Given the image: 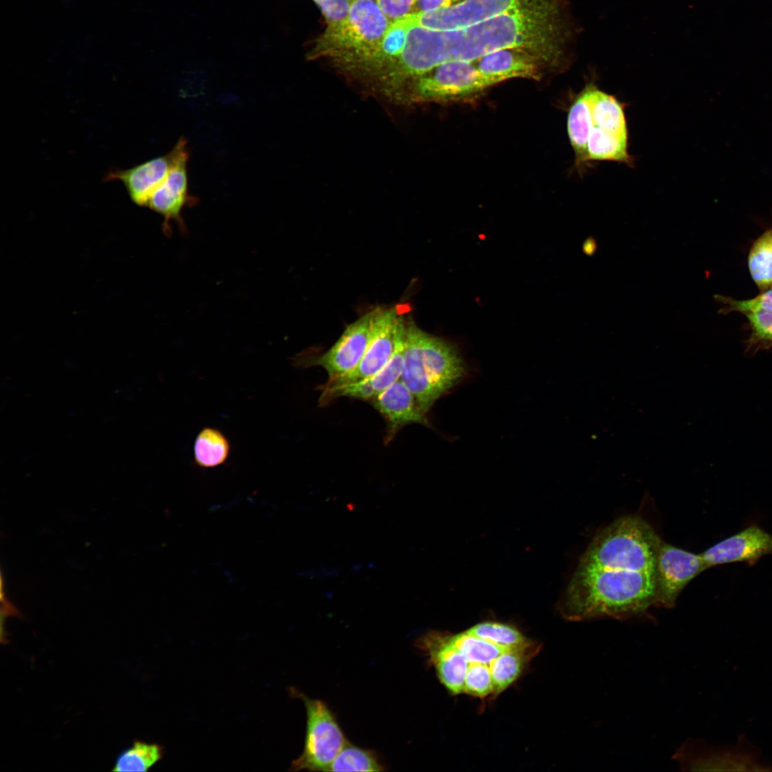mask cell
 <instances>
[{"instance_id":"obj_1","label":"cell","mask_w":772,"mask_h":772,"mask_svg":"<svg viewBox=\"0 0 772 772\" xmlns=\"http://www.w3.org/2000/svg\"><path fill=\"white\" fill-rule=\"evenodd\" d=\"M575 29L560 0L459 29L434 31L412 26L403 51L390 67V75L404 85L443 62L474 61L508 48L528 50L555 69L573 46Z\"/></svg>"},{"instance_id":"obj_2","label":"cell","mask_w":772,"mask_h":772,"mask_svg":"<svg viewBox=\"0 0 772 772\" xmlns=\"http://www.w3.org/2000/svg\"><path fill=\"white\" fill-rule=\"evenodd\" d=\"M655 572L577 566L560 599L567 620L628 619L654 606Z\"/></svg>"},{"instance_id":"obj_3","label":"cell","mask_w":772,"mask_h":772,"mask_svg":"<svg viewBox=\"0 0 772 772\" xmlns=\"http://www.w3.org/2000/svg\"><path fill=\"white\" fill-rule=\"evenodd\" d=\"M467 373L465 362L454 344L424 332L411 322L406 325L400 380L425 414Z\"/></svg>"},{"instance_id":"obj_4","label":"cell","mask_w":772,"mask_h":772,"mask_svg":"<svg viewBox=\"0 0 772 772\" xmlns=\"http://www.w3.org/2000/svg\"><path fill=\"white\" fill-rule=\"evenodd\" d=\"M390 24L375 0H352L347 17L326 27L308 58L327 59L350 76L376 49Z\"/></svg>"},{"instance_id":"obj_5","label":"cell","mask_w":772,"mask_h":772,"mask_svg":"<svg viewBox=\"0 0 772 772\" xmlns=\"http://www.w3.org/2000/svg\"><path fill=\"white\" fill-rule=\"evenodd\" d=\"M660 540L642 518L623 516L595 535L578 566L655 572Z\"/></svg>"},{"instance_id":"obj_6","label":"cell","mask_w":772,"mask_h":772,"mask_svg":"<svg viewBox=\"0 0 772 772\" xmlns=\"http://www.w3.org/2000/svg\"><path fill=\"white\" fill-rule=\"evenodd\" d=\"M496 84L484 76L475 61L443 62L412 80L398 104L459 100L477 94Z\"/></svg>"},{"instance_id":"obj_7","label":"cell","mask_w":772,"mask_h":772,"mask_svg":"<svg viewBox=\"0 0 772 772\" xmlns=\"http://www.w3.org/2000/svg\"><path fill=\"white\" fill-rule=\"evenodd\" d=\"M290 693L303 701L307 724L302 753L289 771H328L330 765L347 742L335 714L323 701L308 698L294 688Z\"/></svg>"},{"instance_id":"obj_8","label":"cell","mask_w":772,"mask_h":772,"mask_svg":"<svg viewBox=\"0 0 772 772\" xmlns=\"http://www.w3.org/2000/svg\"><path fill=\"white\" fill-rule=\"evenodd\" d=\"M761 751L744 734L735 745L714 746L703 741L691 740L678 751L676 758L687 771H772V765L761 760Z\"/></svg>"},{"instance_id":"obj_9","label":"cell","mask_w":772,"mask_h":772,"mask_svg":"<svg viewBox=\"0 0 772 772\" xmlns=\"http://www.w3.org/2000/svg\"><path fill=\"white\" fill-rule=\"evenodd\" d=\"M558 0H462L447 8L411 15L412 25L434 31L467 27L503 14L533 9Z\"/></svg>"},{"instance_id":"obj_10","label":"cell","mask_w":772,"mask_h":772,"mask_svg":"<svg viewBox=\"0 0 772 772\" xmlns=\"http://www.w3.org/2000/svg\"><path fill=\"white\" fill-rule=\"evenodd\" d=\"M405 328L406 323L397 308H377L372 337L362 360L352 372L328 380L324 387L341 386L375 375L393 355Z\"/></svg>"},{"instance_id":"obj_11","label":"cell","mask_w":772,"mask_h":772,"mask_svg":"<svg viewBox=\"0 0 772 772\" xmlns=\"http://www.w3.org/2000/svg\"><path fill=\"white\" fill-rule=\"evenodd\" d=\"M706 570L701 554L660 540L655 560L654 606L671 608L683 588Z\"/></svg>"},{"instance_id":"obj_12","label":"cell","mask_w":772,"mask_h":772,"mask_svg":"<svg viewBox=\"0 0 772 772\" xmlns=\"http://www.w3.org/2000/svg\"><path fill=\"white\" fill-rule=\"evenodd\" d=\"M189 154L188 141L181 137L166 154L129 169L111 171L104 181L122 182L133 202L139 206H146L152 194L165 179L174 164Z\"/></svg>"},{"instance_id":"obj_13","label":"cell","mask_w":772,"mask_h":772,"mask_svg":"<svg viewBox=\"0 0 772 772\" xmlns=\"http://www.w3.org/2000/svg\"><path fill=\"white\" fill-rule=\"evenodd\" d=\"M377 308L349 325L337 341L312 365L327 372L328 380L342 377L359 365L370 345Z\"/></svg>"},{"instance_id":"obj_14","label":"cell","mask_w":772,"mask_h":772,"mask_svg":"<svg viewBox=\"0 0 772 772\" xmlns=\"http://www.w3.org/2000/svg\"><path fill=\"white\" fill-rule=\"evenodd\" d=\"M416 647L424 653L439 680L450 692L463 693L468 663L452 644L448 634L428 632L417 640Z\"/></svg>"},{"instance_id":"obj_15","label":"cell","mask_w":772,"mask_h":772,"mask_svg":"<svg viewBox=\"0 0 772 772\" xmlns=\"http://www.w3.org/2000/svg\"><path fill=\"white\" fill-rule=\"evenodd\" d=\"M478 70L495 84L513 78L539 80L553 66L540 56L521 48H508L475 61Z\"/></svg>"},{"instance_id":"obj_16","label":"cell","mask_w":772,"mask_h":772,"mask_svg":"<svg viewBox=\"0 0 772 772\" xmlns=\"http://www.w3.org/2000/svg\"><path fill=\"white\" fill-rule=\"evenodd\" d=\"M772 553V535L756 525L728 537L710 547L701 555L706 569L726 563H755Z\"/></svg>"},{"instance_id":"obj_17","label":"cell","mask_w":772,"mask_h":772,"mask_svg":"<svg viewBox=\"0 0 772 772\" xmlns=\"http://www.w3.org/2000/svg\"><path fill=\"white\" fill-rule=\"evenodd\" d=\"M189 155L182 157L162 183L150 196L146 206L162 215L167 222L182 220L184 207L195 202L189 192L187 163Z\"/></svg>"},{"instance_id":"obj_18","label":"cell","mask_w":772,"mask_h":772,"mask_svg":"<svg viewBox=\"0 0 772 772\" xmlns=\"http://www.w3.org/2000/svg\"><path fill=\"white\" fill-rule=\"evenodd\" d=\"M371 403L387 420L390 435L408 424L430 425L414 395L400 379L375 397Z\"/></svg>"},{"instance_id":"obj_19","label":"cell","mask_w":772,"mask_h":772,"mask_svg":"<svg viewBox=\"0 0 772 772\" xmlns=\"http://www.w3.org/2000/svg\"><path fill=\"white\" fill-rule=\"evenodd\" d=\"M412 26L411 15L392 22L376 49L350 76L368 86L402 53Z\"/></svg>"},{"instance_id":"obj_20","label":"cell","mask_w":772,"mask_h":772,"mask_svg":"<svg viewBox=\"0 0 772 772\" xmlns=\"http://www.w3.org/2000/svg\"><path fill=\"white\" fill-rule=\"evenodd\" d=\"M589 91L592 127L617 134L628 136L624 104L615 96L587 84Z\"/></svg>"},{"instance_id":"obj_21","label":"cell","mask_w":772,"mask_h":772,"mask_svg":"<svg viewBox=\"0 0 772 772\" xmlns=\"http://www.w3.org/2000/svg\"><path fill=\"white\" fill-rule=\"evenodd\" d=\"M591 127L589 91L586 84L570 106L567 122L569 139L578 167L588 164L587 144Z\"/></svg>"},{"instance_id":"obj_22","label":"cell","mask_w":772,"mask_h":772,"mask_svg":"<svg viewBox=\"0 0 772 772\" xmlns=\"http://www.w3.org/2000/svg\"><path fill=\"white\" fill-rule=\"evenodd\" d=\"M628 136L617 134L592 127L587 144V162L611 161L632 166L628 152Z\"/></svg>"},{"instance_id":"obj_23","label":"cell","mask_w":772,"mask_h":772,"mask_svg":"<svg viewBox=\"0 0 772 772\" xmlns=\"http://www.w3.org/2000/svg\"><path fill=\"white\" fill-rule=\"evenodd\" d=\"M230 453L227 437L218 429L205 427L198 433L194 444V460L201 468H212L224 464Z\"/></svg>"},{"instance_id":"obj_24","label":"cell","mask_w":772,"mask_h":772,"mask_svg":"<svg viewBox=\"0 0 772 772\" xmlns=\"http://www.w3.org/2000/svg\"><path fill=\"white\" fill-rule=\"evenodd\" d=\"M533 645L508 649L498 656L490 665L494 693L498 694L511 685L520 675L533 653Z\"/></svg>"},{"instance_id":"obj_25","label":"cell","mask_w":772,"mask_h":772,"mask_svg":"<svg viewBox=\"0 0 772 772\" xmlns=\"http://www.w3.org/2000/svg\"><path fill=\"white\" fill-rule=\"evenodd\" d=\"M164 755V749L161 745L137 740L119 754L112 771L147 772L159 762Z\"/></svg>"},{"instance_id":"obj_26","label":"cell","mask_w":772,"mask_h":772,"mask_svg":"<svg viewBox=\"0 0 772 772\" xmlns=\"http://www.w3.org/2000/svg\"><path fill=\"white\" fill-rule=\"evenodd\" d=\"M387 771L386 765L377 751L359 747L347 741L330 765L328 771Z\"/></svg>"},{"instance_id":"obj_27","label":"cell","mask_w":772,"mask_h":772,"mask_svg":"<svg viewBox=\"0 0 772 772\" xmlns=\"http://www.w3.org/2000/svg\"><path fill=\"white\" fill-rule=\"evenodd\" d=\"M750 274L761 290L772 284V228L761 234L752 244L748 257Z\"/></svg>"},{"instance_id":"obj_28","label":"cell","mask_w":772,"mask_h":772,"mask_svg":"<svg viewBox=\"0 0 772 772\" xmlns=\"http://www.w3.org/2000/svg\"><path fill=\"white\" fill-rule=\"evenodd\" d=\"M449 635L452 644L469 663L491 665L503 652L510 649L477 638L467 631Z\"/></svg>"},{"instance_id":"obj_29","label":"cell","mask_w":772,"mask_h":772,"mask_svg":"<svg viewBox=\"0 0 772 772\" xmlns=\"http://www.w3.org/2000/svg\"><path fill=\"white\" fill-rule=\"evenodd\" d=\"M477 638L505 648H519L531 643L514 627L498 622H483L466 630Z\"/></svg>"},{"instance_id":"obj_30","label":"cell","mask_w":772,"mask_h":772,"mask_svg":"<svg viewBox=\"0 0 772 772\" xmlns=\"http://www.w3.org/2000/svg\"><path fill=\"white\" fill-rule=\"evenodd\" d=\"M744 315L751 331L746 341V352L754 354L772 347V313L756 312Z\"/></svg>"},{"instance_id":"obj_31","label":"cell","mask_w":772,"mask_h":772,"mask_svg":"<svg viewBox=\"0 0 772 772\" xmlns=\"http://www.w3.org/2000/svg\"><path fill=\"white\" fill-rule=\"evenodd\" d=\"M405 330L398 339L395 351L385 365L378 372L370 379L375 392V397L400 379L404 360V343Z\"/></svg>"},{"instance_id":"obj_32","label":"cell","mask_w":772,"mask_h":772,"mask_svg":"<svg viewBox=\"0 0 772 772\" xmlns=\"http://www.w3.org/2000/svg\"><path fill=\"white\" fill-rule=\"evenodd\" d=\"M714 299L723 305L719 310V312L723 315L731 312H738L743 315L756 312L772 313V288L749 300H737L721 295H716Z\"/></svg>"},{"instance_id":"obj_33","label":"cell","mask_w":772,"mask_h":772,"mask_svg":"<svg viewBox=\"0 0 772 772\" xmlns=\"http://www.w3.org/2000/svg\"><path fill=\"white\" fill-rule=\"evenodd\" d=\"M468 663L463 693L484 698L494 693L491 665Z\"/></svg>"},{"instance_id":"obj_34","label":"cell","mask_w":772,"mask_h":772,"mask_svg":"<svg viewBox=\"0 0 772 772\" xmlns=\"http://www.w3.org/2000/svg\"><path fill=\"white\" fill-rule=\"evenodd\" d=\"M320 9L327 26L336 25L347 16L352 0H313Z\"/></svg>"},{"instance_id":"obj_35","label":"cell","mask_w":772,"mask_h":772,"mask_svg":"<svg viewBox=\"0 0 772 772\" xmlns=\"http://www.w3.org/2000/svg\"><path fill=\"white\" fill-rule=\"evenodd\" d=\"M416 0H375L377 6L392 23L414 14Z\"/></svg>"},{"instance_id":"obj_36","label":"cell","mask_w":772,"mask_h":772,"mask_svg":"<svg viewBox=\"0 0 772 772\" xmlns=\"http://www.w3.org/2000/svg\"><path fill=\"white\" fill-rule=\"evenodd\" d=\"M462 0H416L414 14L430 12L450 7Z\"/></svg>"},{"instance_id":"obj_37","label":"cell","mask_w":772,"mask_h":772,"mask_svg":"<svg viewBox=\"0 0 772 772\" xmlns=\"http://www.w3.org/2000/svg\"><path fill=\"white\" fill-rule=\"evenodd\" d=\"M596 246L595 241L590 237L583 243V250L585 254L592 255L596 250Z\"/></svg>"},{"instance_id":"obj_38","label":"cell","mask_w":772,"mask_h":772,"mask_svg":"<svg viewBox=\"0 0 772 772\" xmlns=\"http://www.w3.org/2000/svg\"><path fill=\"white\" fill-rule=\"evenodd\" d=\"M771 288H772V284H771Z\"/></svg>"}]
</instances>
